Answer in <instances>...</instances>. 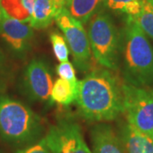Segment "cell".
<instances>
[{
	"mask_svg": "<svg viewBox=\"0 0 153 153\" xmlns=\"http://www.w3.org/2000/svg\"><path fill=\"white\" fill-rule=\"evenodd\" d=\"M123 85L107 69L91 71L79 81L76 104L82 117L91 122L116 119L123 112Z\"/></svg>",
	"mask_w": 153,
	"mask_h": 153,
	"instance_id": "obj_1",
	"label": "cell"
},
{
	"mask_svg": "<svg viewBox=\"0 0 153 153\" xmlns=\"http://www.w3.org/2000/svg\"><path fill=\"white\" fill-rule=\"evenodd\" d=\"M123 76L128 84L145 87L153 82V47L135 21L128 16L121 35Z\"/></svg>",
	"mask_w": 153,
	"mask_h": 153,
	"instance_id": "obj_2",
	"label": "cell"
},
{
	"mask_svg": "<svg viewBox=\"0 0 153 153\" xmlns=\"http://www.w3.org/2000/svg\"><path fill=\"white\" fill-rule=\"evenodd\" d=\"M41 118L22 102L0 95V134L6 141L17 145L33 143L42 135Z\"/></svg>",
	"mask_w": 153,
	"mask_h": 153,
	"instance_id": "obj_3",
	"label": "cell"
},
{
	"mask_svg": "<svg viewBox=\"0 0 153 153\" xmlns=\"http://www.w3.org/2000/svg\"><path fill=\"white\" fill-rule=\"evenodd\" d=\"M87 33L95 60L107 69L116 70L120 55L121 35L111 16L97 11L88 21Z\"/></svg>",
	"mask_w": 153,
	"mask_h": 153,
	"instance_id": "obj_4",
	"label": "cell"
},
{
	"mask_svg": "<svg viewBox=\"0 0 153 153\" xmlns=\"http://www.w3.org/2000/svg\"><path fill=\"white\" fill-rule=\"evenodd\" d=\"M123 112L128 123L153 136V89L123 84Z\"/></svg>",
	"mask_w": 153,
	"mask_h": 153,
	"instance_id": "obj_5",
	"label": "cell"
},
{
	"mask_svg": "<svg viewBox=\"0 0 153 153\" xmlns=\"http://www.w3.org/2000/svg\"><path fill=\"white\" fill-rule=\"evenodd\" d=\"M55 20L65 34L75 66L79 71H88L92 64V55L88 33L82 24L71 16L65 7L57 12Z\"/></svg>",
	"mask_w": 153,
	"mask_h": 153,
	"instance_id": "obj_6",
	"label": "cell"
},
{
	"mask_svg": "<svg viewBox=\"0 0 153 153\" xmlns=\"http://www.w3.org/2000/svg\"><path fill=\"white\" fill-rule=\"evenodd\" d=\"M44 140L51 153H92L80 126L71 120H61L51 126Z\"/></svg>",
	"mask_w": 153,
	"mask_h": 153,
	"instance_id": "obj_7",
	"label": "cell"
},
{
	"mask_svg": "<svg viewBox=\"0 0 153 153\" xmlns=\"http://www.w3.org/2000/svg\"><path fill=\"white\" fill-rule=\"evenodd\" d=\"M24 86L28 96L33 100L46 101L50 97L53 79L49 66L44 60L30 61L24 75Z\"/></svg>",
	"mask_w": 153,
	"mask_h": 153,
	"instance_id": "obj_8",
	"label": "cell"
},
{
	"mask_svg": "<svg viewBox=\"0 0 153 153\" xmlns=\"http://www.w3.org/2000/svg\"><path fill=\"white\" fill-rule=\"evenodd\" d=\"M0 35L12 50L24 54L31 46L34 33L30 25L7 15L0 25Z\"/></svg>",
	"mask_w": 153,
	"mask_h": 153,
	"instance_id": "obj_9",
	"label": "cell"
},
{
	"mask_svg": "<svg viewBox=\"0 0 153 153\" xmlns=\"http://www.w3.org/2000/svg\"><path fill=\"white\" fill-rule=\"evenodd\" d=\"M92 153H126L119 134L111 125L99 123L90 131Z\"/></svg>",
	"mask_w": 153,
	"mask_h": 153,
	"instance_id": "obj_10",
	"label": "cell"
},
{
	"mask_svg": "<svg viewBox=\"0 0 153 153\" xmlns=\"http://www.w3.org/2000/svg\"><path fill=\"white\" fill-rule=\"evenodd\" d=\"M121 140L126 153H153V136L127 123L122 128Z\"/></svg>",
	"mask_w": 153,
	"mask_h": 153,
	"instance_id": "obj_11",
	"label": "cell"
},
{
	"mask_svg": "<svg viewBox=\"0 0 153 153\" xmlns=\"http://www.w3.org/2000/svg\"><path fill=\"white\" fill-rule=\"evenodd\" d=\"M57 10L50 0H35L33 13L29 20L30 26L34 29L48 27L55 20Z\"/></svg>",
	"mask_w": 153,
	"mask_h": 153,
	"instance_id": "obj_12",
	"label": "cell"
},
{
	"mask_svg": "<svg viewBox=\"0 0 153 153\" xmlns=\"http://www.w3.org/2000/svg\"><path fill=\"white\" fill-rule=\"evenodd\" d=\"M79 92V81L56 79L53 84L50 97L53 101L62 105H69L76 101Z\"/></svg>",
	"mask_w": 153,
	"mask_h": 153,
	"instance_id": "obj_13",
	"label": "cell"
},
{
	"mask_svg": "<svg viewBox=\"0 0 153 153\" xmlns=\"http://www.w3.org/2000/svg\"><path fill=\"white\" fill-rule=\"evenodd\" d=\"M103 0H67L65 8L82 24L87 23L98 11Z\"/></svg>",
	"mask_w": 153,
	"mask_h": 153,
	"instance_id": "obj_14",
	"label": "cell"
},
{
	"mask_svg": "<svg viewBox=\"0 0 153 153\" xmlns=\"http://www.w3.org/2000/svg\"><path fill=\"white\" fill-rule=\"evenodd\" d=\"M35 0H1V5L10 17L29 22Z\"/></svg>",
	"mask_w": 153,
	"mask_h": 153,
	"instance_id": "obj_15",
	"label": "cell"
},
{
	"mask_svg": "<svg viewBox=\"0 0 153 153\" xmlns=\"http://www.w3.org/2000/svg\"><path fill=\"white\" fill-rule=\"evenodd\" d=\"M147 0H103V4L110 10L122 12L128 16H136Z\"/></svg>",
	"mask_w": 153,
	"mask_h": 153,
	"instance_id": "obj_16",
	"label": "cell"
},
{
	"mask_svg": "<svg viewBox=\"0 0 153 153\" xmlns=\"http://www.w3.org/2000/svg\"><path fill=\"white\" fill-rule=\"evenodd\" d=\"M146 35L153 39V10L147 2L136 16L132 17Z\"/></svg>",
	"mask_w": 153,
	"mask_h": 153,
	"instance_id": "obj_17",
	"label": "cell"
},
{
	"mask_svg": "<svg viewBox=\"0 0 153 153\" xmlns=\"http://www.w3.org/2000/svg\"><path fill=\"white\" fill-rule=\"evenodd\" d=\"M50 42L56 59L60 62L67 61L69 58V48L66 39L59 33L50 34Z\"/></svg>",
	"mask_w": 153,
	"mask_h": 153,
	"instance_id": "obj_18",
	"label": "cell"
},
{
	"mask_svg": "<svg viewBox=\"0 0 153 153\" xmlns=\"http://www.w3.org/2000/svg\"><path fill=\"white\" fill-rule=\"evenodd\" d=\"M56 72L60 78H63L68 81H76L77 80L76 77V72L73 67V65L71 62L64 61L60 62V65L56 66Z\"/></svg>",
	"mask_w": 153,
	"mask_h": 153,
	"instance_id": "obj_19",
	"label": "cell"
},
{
	"mask_svg": "<svg viewBox=\"0 0 153 153\" xmlns=\"http://www.w3.org/2000/svg\"><path fill=\"white\" fill-rule=\"evenodd\" d=\"M16 153H51L47 145L44 142V139H42L39 142L33 144L28 147L24 148L17 151Z\"/></svg>",
	"mask_w": 153,
	"mask_h": 153,
	"instance_id": "obj_20",
	"label": "cell"
},
{
	"mask_svg": "<svg viewBox=\"0 0 153 153\" xmlns=\"http://www.w3.org/2000/svg\"><path fill=\"white\" fill-rule=\"evenodd\" d=\"M4 73H5V59L4 54L0 50V86H2L3 84Z\"/></svg>",
	"mask_w": 153,
	"mask_h": 153,
	"instance_id": "obj_21",
	"label": "cell"
},
{
	"mask_svg": "<svg viewBox=\"0 0 153 153\" xmlns=\"http://www.w3.org/2000/svg\"><path fill=\"white\" fill-rule=\"evenodd\" d=\"M50 1H52V3H53V4H54V5L55 6V8H56L57 11H59L62 8H64V7H65L67 0H50Z\"/></svg>",
	"mask_w": 153,
	"mask_h": 153,
	"instance_id": "obj_22",
	"label": "cell"
},
{
	"mask_svg": "<svg viewBox=\"0 0 153 153\" xmlns=\"http://www.w3.org/2000/svg\"><path fill=\"white\" fill-rule=\"evenodd\" d=\"M6 16H7V14L5 13V11L4 10L3 7L1 5V0H0V25H1L3 20L4 19V17H5Z\"/></svg>",
	"mask_w": 153,
	"mask_h": 153,
	"instance_id": "obj_23",
	"label": "cell"
},
{
	"mask_svg": "<svg viewBox=\"0 0 153 153\" xmlns=\"http://www.w3.org/2000/svg\"><path fill=\"white\" fill-rule=\"evenodd\" d=\"M147 3L150 4V6L152 8L153 10V0H147Z\"/></svg>",
	"mask_w": 153,
	"mask_h": 153,
	"instance_id": "obj_24",
	"label": "cell"
}]
</instances>
